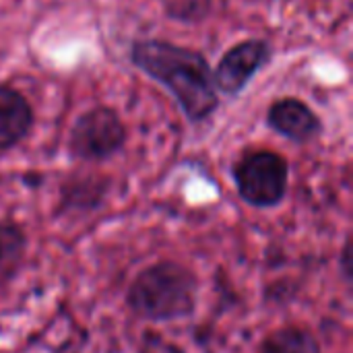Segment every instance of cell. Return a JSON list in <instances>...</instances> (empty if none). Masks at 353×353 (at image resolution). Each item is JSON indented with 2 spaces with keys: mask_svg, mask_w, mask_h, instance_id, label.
Here are the masks:
<instances>
[{
  "mask_svg": "<svg viewBox=\"0 0 353 353\" xmlns=\"http://www.w3.org/2000/svg\"><path fill=\"white\" fill-rule=\"evenodd\" d=\"M31 124L33 112L27 99L10 87H0V149L17 145Z\"/></svg>",
  "mask_w": 353,
  "mask_h": 353,
  "instance_id": "cell-7",
  "label": "cell"
},
{
  "mask_svg": "<svg viewBox=\"0 0 353 353\" xmlns=\"http://www.w3.org/2000/svg\"><path fill=\"white\" fill-rule=\"evenodd\" d=\"M269 58V48L263 41H244L232 48L217 66L215 85L225 93H238L248 79L265 64Z\"/></svg>",
  "mask_w": 353,
  "mask_h": 353,
  "instance_id": "cell-5",
  "label": "cell"
},
{
  "mask_svg": "<svg viewBox=\"0 0 353 353\" xmlns=\"http://www.w3.org/2000/svg\"><path fill=\"white\" fill-rule=\"evenodd\" d=\"M132 60L176 95L190 120H203L217 108L215 83L199 52L165 41H141L132 50Z\"/></svg>",
  "mask_w": 353,
  "mask_h": 353,
  "instance_id": "cell-1",
  "label": "cell"
},
{
  "mask_svg": "<svg viewBox=\"0 0 353 353\" xmlns=\"http://www.w3.org/2000/svg\"><path fill=\"white\" fill-rule=\"evenodd\" d=\"M352 240H347L345 242V246H343V252H341V267H343V275H345V279L347 281H352Z\"/></svg>",
  "mask_w": 353,
  "mask_h": 353,
  "instance_id": "cell-10",
  "label": "cell"
},
{
  "mask_svg": "<svg viewBox=\"0 0 353 353\" xmlns=\"http://www.w3.org/2000/svg\"><path fill=\"white\" fill-rule=\"evenodd\" d=\"M261 353H321V345L308 329L283 327L265 339Z\"/></svg>",
  "mask_w": 353,
  "mask_h": 353,
  "instance_id": "cell-9",
  "label": "cell"
},
{
  "mask_svg": "<svg viewBox=\"0 0 353 353\" xmlns=\"http://www.w3.org/2000/svg\"><path fill=\"white\" fill-rule=\"evenodd\" d=\"M240 196L252 207H275L288 192V163L271 151L246 155L234 170Z\"/></svg>",
  "mask_w": 353,
  "mask_h": 353,
  "instance_id": "cell-3",
  "label": "cell"
},
{
  "mask_svg": "<svg viewBox=\"0 0 353 353\" xmlns=\"http://www.w3.org/2000/svg\"><path fill=\"white\" fill-rule=\"evenodd\" d=\"M269 124L283 137L296 141V143H306L312 137L319 134L321 122L312 114L308 105H304L298 99H283L277 101L269 110Z\"/></svg>",
  "mask_w": 353,
  "mask_h": 353,
  "instance_id": "cell-6",
  "label": "cell"
},
{
  "mask_svg": "<svg viewBox=\"0 0 353 353\" xmlns=\"http://www.w3.org/2000/svg\"><path fill=\"white\" fill-rule=\"evenodd\" d=\"M196 292L199 281L190 269L161 261L134 277L126 302L139 319L165 323L190 316L196 308Z\"/></svg>",
  "mask_w": 353,
  "mask_h": 353,
  "instance_id": "cell-2",
  "label": "cell"
},
{
  "mask_svg": "<svg viewBox=\"0 0 353 353\" xmlns=\"http://www.w3.org/2000/svg\"><path fill=\"white\" fill-rule=\"evenodd\" d=\"M27 238L17 223L0 221V281L17 275L25 259Z\"/></svg>",
  "mask_w": 353,
  "mask_h": 353,
  "instance_id": "cell-8",
  "label": "cell"
},
{
  "mask_svg": "<svg viewBox=\"0 0 353 353\" xmlns=\"http://www.w3.org/2000/svg\"><path fill=\"white\" fill-rule=\"evenodd\" d=\"M126 130L120 118L105 108L87 112L77 120L70 132V151L79 159L101 161L122 149Z\"/></svg>",
  "mask_w": 353,
  "mask_h": 353,
  "instance_id": "cell-4",
  "label": "cell"
}]
</instances>
